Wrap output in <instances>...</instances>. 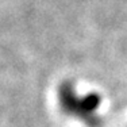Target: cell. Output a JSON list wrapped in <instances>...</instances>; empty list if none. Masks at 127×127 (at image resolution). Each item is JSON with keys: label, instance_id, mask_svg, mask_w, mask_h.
Instances as JSON below:
<instances>
[{"label": "cell", "instance_id": "obj_1", "mask_svg": "<svg viewBox=\"0 0 127 127\" xmlns=\"http://www.w3.org/2000/svg\"><path fill=\"white\" fill-rule=\"evenodd\" d=\"M58 104L64 114L85 123L89 127H97L101 123L99 110L101 97L99 93H78L70 83H62L58 89Z\"/></svg>", "mask_w": 127, "mask_h": 127}]
</instances>
